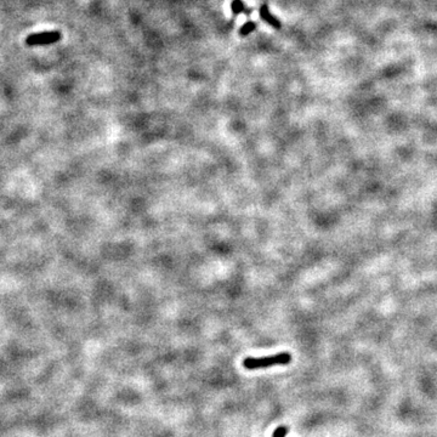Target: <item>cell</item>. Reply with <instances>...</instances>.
I'll use <instances>...</instances> for the list:
<instances>
[{
	"label": "cell",
	"mask_w": 437,
	"mask_h": 437,
	"mask_svg": "<svg viewBox=\"0 0 437 437\" xmlns=\"http://www.w3.org/2000/svg\"><path fill=\"white\" fill-rule=\"evenodd\" d=\"M259 12H260V17H261V18L264 19V21L266 22V23H269V26L273 27L274 29H281L282 28V22L279 21V19L277 18L276 16H273V15H272L271 12H269V6H267L266 4H262L261 6H260Z\"/></svg>",
	"instance_id": "3"
},
{
	"label": "cell",
	"mask_w": 437,
	"mask_h": 437,
	"mask_svg": "<svg viewBox=\"0 0 437 437\" xmlns=\"http://www.w3.org/2000/svg\"><path fill=\"white\" fill-rule=\"evenodd\" d=\"M291 362V354L289 352H279L272 356L265 357H247L243 361V367L245 369H260L269 368L273 366H286Z\"/></svg>",
	"instance_id": "1"
},
{
	"label": "cell",
	"mask_w": 437,
	"mask_h": 437,
	"mask_svg": "<svg viewBox=\"0 0 437 437\" xmlns=\"http://www.w3.org/2000/svg\"><path fill=\"white\" fill-rule=\"evenodd\" d=\"M286 432H288V427L286 426H278L273 431L272 437H286Z\"/></svg>",
	"instance_id": "6"
},
{
	"label": "cell",
	"mask_w": 437,
	"mask_h": 437,
	"mask_svg": "<svg viewBox=\"0 0 437 437\" xmlns=\"http://www.w3.org/2000/svg\"><path fill=\"white\" fill-rule=\"evenodd\" d=\"M256 28V23L255 22H247L245 24H243L239 29V35L240 36H247L252 33V31H255Z\"/></svg>",
	"instance_id": "5"
},
{
	"label": "cell",
	"mask_w": 437,
	"mask_h": 437,
	"mask_svg": "<svg viewBox=\"0 0 437 437\" xmlns=\"http://www.w3.org/2000/svg\"><path fill=\"white\" fill-rule=\"evenodd\" d=\"M61 39V34L58 32H43V33L32 34L27 36V45H49V44L57 43Z\"/></svg>",
	"instance_id": "2"
},
{
	"label": "cell",
	"mask_w": 437,
	"mask_h": 437,
	"mask_svg": "<svg viewBox=\"0 0 437 437\" xmlns=\"http://www.w3.org/2000/svg\"><path fill=\"white\" fill-rule=\"evenodd\" d=\"M231 9H232V12L235 15L245 14L249 16V15L252 12V9H249V7L245 6V4L242 1V0H233L232 4H231Z\"/></svg>",
	"instance_id": "4"
}]
</instances>
